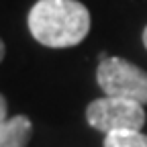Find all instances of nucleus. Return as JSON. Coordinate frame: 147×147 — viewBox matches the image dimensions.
Returning <instances> with one entry per match:
<instances>
[{"label":"nucleus","instance_id":"obj_1","mask_svg":"<svg viewBox=\"0 0 147 147\" xmlns=\"http://www.w3.org/2000/svg\"><path fill=\"white\" fill-rule=\"evenodd\" d=\"M29 31L45 47H74L90 31V12L78 0H39L29 12Z\"/></svg>","mask_w":147,"mask_h":147},{"label":"nucleus","instance_id":"obj_2","mask_svg":"<svg viewBox=\"0 0 147 147\" xmlns=\"http://www.w3.org/2000/svg\"><path fill=\"white\" fill-rule=\"evenodd\" d=\"M96 82L106 96L147 104V71L123 57H108L100 61Z\"/></svg>","mask_w":147,"mask_h":147},{"label":"nucleus","instance_id":"obj_3","mask_svg":"<svg viewBox=\"0 0 147 147\" xmlns=\"http://www.w3.org/2000/svg\"><path fill=\"white\" fill-rule=\"evenodd\" d=\"M86 121L92 129L106 135L115 131H139L145 125V110L135 100L104 96L88 104Z\"/></svg>","mask_w":147,"mask_h":147},{"label":"nucleus","instance_id":"obj_4","mask_svg":"<svg viewBox=\"0 0 147 147\" xmlns=\"http://www.w3.org/2000/svg\"><path fill=\"white\" fill-rule=\"evenodd\" d=\"M33 135V125L25 115L6 119L0 125V147H27Z\"/></svg>","mask_w":147,"mask_h":147},{"label":"nucleus","instance_id":"obj_5","mask_svg":"<svg viewBox=\"0 0 147 147\" xmlns=\"http://www.w3.org/2000/svg\"><path fill=\"white\" fill-rule=\"evenodd\" d=\"M104 147H147V135L141 131H115L104 137Z\"/></svg>","mask_w":147,"mask_h":147},{"label":"nucleus","instance_id":"obj_6","mask_svg":"<svg viewBox=\"0 0 147 147\" xmlns=\"http://www.w3.org/2000/svg\"><path fill=\"white\" fill-rule=\"evenodd\" d=\"M6 113H8L6 100H4V96H2V94H0V125H2V123L6 121Z\"/></svg>","mask_w":147,"mask_h":147},{"label":"nucleus","instance_id":"obj_7","mask_svg":"<svg viewBox=\"0 0 147 147\" xmlns=\"http://www.w3.org/2000/svg\"><path fill=\"white\" fill-rule=\"evenodd\" d=\"M4 59V43H2V39H0V61Z\"/></svg>","mask_w":147,"mask_h":147},{"label":"nucleus","instance_id":"obj_8","mask_svg":"<svg viewBox=\"0 0 147 147\" xmlns=\"http://www.w3.org/2000/svg\"><path fill=\"white\" fill-rule=\"evenodd\" d=\"M143 45H145V49H147V27H145V31H143Z\"/></svg>","mask_w":147,"mask_h":147}]
</instances>
